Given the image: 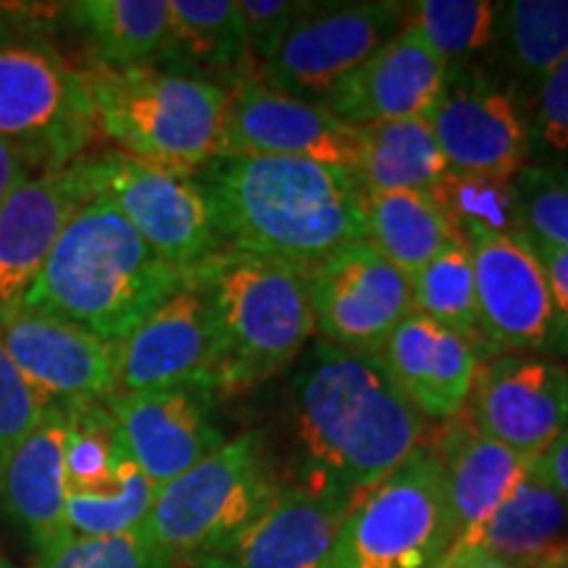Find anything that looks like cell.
<instances>
[{
	"mask_svg": "<svg viewBox=\"0 0 568 568\" xmlns=\"http://www.w3.org/2000/svg\"><path fill=\"white\" fill-rule=\"evenodd\" d=\"M445 568H524V566L510 564V560H506V558H497L487 550L456 545L450 552V558H447Z\"/></svg>",
	"mask_w": 568,
	"mask_h": 568,
	"instance_id": "43",
	"label": "cell"
},
{
	"mask_svg": "<svg viewBox=\"0 0 568 568\" xmlns=\"http://www.w3.org/2000/svg\"><path fill=\"white\" fill-rule=\"evenodd\" d=\"M280 489L264 439L247 432L159 487L142 529L176 564H190L243 535L266 514Z\"/></svg>",
	"mask_w": 568,
	"mask_h": 568,
	"instance_id": "8",
	"label": "cell"
},
{
	"mask_svg": "<svg viewBox=\"0 0 568 568\" xmlns=\"http://www.w3.org/2000/svg\"><path fill=\"white\" fill-rule=\"evenodd\" d=\"M414 311L432 322L450 326L477 347L479 308L477 284H474V261L466 237L450 240L429 264L410 276Z\"/></svg>",
	"mask_w": 568,
	"mask_h": 568,
	"instance_id": "31",
	"label": "cell"
},
{
	"mask_svg": "<svg viewBox=\"0 0 568 568\" xmlns=\"http://www.w3.org/2000/svg\"><path fill=\"white\" fill-rule=\"evenodd\" d=\"M514 182L529 237L568 251V174L560 169H524Z\"/></svg>",
	"mask_w": 568,
	"mask_h": 568,
	"instance_id": "36",
	"label": "cell"
},
{
	"mask_svg": "<svg viewBox=\"0 0 568 568\" xmlns=\"http://www.w3.org/2000/svg\"><path fill=\"white\" fill-rule=\"evenodd\" d=\"M535 132L550 151H568V59L539 84Z\"/></svg>",
	"mask_w": 568,
	"mask_h": 568,
	"instance_id": "39",
	"label": "cell"
},
{
	"mask_svg": "<svg viewBox=\"0 0 568 568\" xmlns=\"http://www.w3.org/2000/svg\"><path fill=\"white\" fill-rule=\"evenodd\" d=\"M0 568H17L13 564H9V560H6L3 556H0Z\"/></svg>",
	"mask_w": 568,
	"mask_h": 568,
	"instance_id": "44",
	"label": "cell"
},
{
	"mask_svg": "<svg viewBox=\"0 0 568 568\" xmlns=\"http://www.w3.org/2000/svg\"><path fill=\"white\" fill-rule=\"evenodd\" d=\"M466 548L487 550L524 568L568 560V506L535 460Z\"/></svg>",
	"mask_w": 568,
	"mask_h": 568,
	"instance_id": "26",
	"label": "cell"
},
{
	"mask_svg": "<svg viewBox=\"0 0 568 568\" xmlns=\"http://www.w3.org/2000/svg\"><path fill=\"white\" fill-rule=\"evenodd\" d=\"M308 297L324 343L353 353H382L403 318L414 314L410 276L368 240H355L308 272Z\"/></svg>",
	"mask_w": 568,
	"mask_h": 568,
	"instance_id": "11",
	"label": "cell"
},
{
	"mask_svg": "<svg viewBox=\"0 0 568 568\" xmlns=\"http://www.w3.org/2000/svg\"><path fill=\"white\" fill-rule=\"evenodd\" d=\"M155 67L226 92L258 77L234 0H169V34Z\"/></svg>",
	"mask_w": 568,
	"mask_h": 568,
	"instance_id": "24",
	"label": "cell"
},
{
	"mask_svg": "<svg viewBox=\"0 0 568 568\" xmlns=\"http://www.w3.org/2000/svg\"><path fill=\"white\" fill-rule=\"evenodd\" d=\"M0 343L48 406L109 400L119 389L116 343L67 318L19 303L0 316Z\"/></svg>",
	"mask_w": 568,
	"mask_h": 568,
	"instance_id": "14",
	"label": "cell"
},
{
	"mask_svg": "<svg viewBox=\"0 0 568 568\" xmlns=\"http://www.w3.org/2000/svg\"><path fill=\"white\" fill-rule=\"evenodd\" d=\"M295 485L358 500L418 445L424 416L389 376L379 353L318 339L293 379Z\"/></svg>",
	"mask_w": 568,
	"mask_h": 568,
	"instance_id": "1",
	"label": "cell"
},
{
	"mask_svg": "<svg viewBox=\"0 0 568 568\" xmlns=\"http://www.w3.org/2000/svg\"><path fill=\"white\" fill-rule=\"evenodd\" d=\"M400 3L308 6L258 71L268 90L324 105L361 63L403 30Z\"/></svg>",
	"mask_w": 568,
	"mask_h": 568,
	"instance_id": "10",
	"label": "cell"
},
{
	"mask_svg": "<svg viewBox=\"0 0 568 568\" xmlns=\"http://www.w3.org/2000/svg\"><path fill=\"white\" fill-rule=\"evenodd\" d=\"M531 245H535L539 264H542V272L548 276L552 303H556L560 318H564L568 326V251L548 243H539V240H531Z\"/></svg>",
	"mask_w": 568,
	"mask_h": 568,
	"instance_id": "40",
	"label": "cell"
},
{
	"mask_svg": "<svg viewBox=\"0 0 568 568\" xmlns=\"http://www.w3.org/2000/svg\"><path fill=\"white\" fill-rule=\"evenodd\" d=\"M77 166L90 197L111 203L182 274L195 272L226 247L209 195L195 176L163 172L119 151L84 153Z\"/></svg>",
	"mask_w": 568,
	"mask_h": 568,
	"instance_id": "9",
	"label": "cell"
},
{
	"mask_svg": "<svg viewBox=\"0 0 568 568\" xmlns=\"http://www.w3.org/2000/svg\"><path fill=\"white\" fill-rule=\"evenodd\" d=\"M219 155H276L358 172L364 130L339 122L324 105L268 90L255 77L230 92Z\"/></svg>",
	"mask_w": 568,
	"mask_h": 568,
	"instance_id": "12",
	"label": "cell"
},
{
	"mask_svg": "<svg viewBox=\"0 0 568 568\" xmlns=\"http://www.w3.org/2000/svg\"><path fill=\"white\" fill-rule=\"evenodd\" d=\"M48 403L21 376L0 343V458L45 416Z\"/></svg>",
	"mask_w": 568,
	"mask_h": 568,
	"instance_id": "37",
	"label": "cell"
},
{
	"mask_svg": "<svg viewBox=\"0 0 568 568\" xmlns=\"http://www.w3.org/2000/svg\"><path fill=\"white\" fill-rule=\"evenodd\" d=\"M426 119L450 172L516 180L527 169L529 126L516 95L477 71L447 80Z\"/></svg>",
	"mask_w": 568,
	"mask_h": 568,
	"instance_id": "16",
	"label": "cell"
},
{
	"mask_svg": "<svg viewBox=\"0 0 568 568\" xmlns=\"http://www.w3.org/2000/svg\"><path fill=\"white\" fill-rule=\"evenodd\" d=\"M159 487L132 468L122 485L101 493H67V524L71 535L113 537L142 529Z\"/></svg>",
	"mask_w": 568,
	"mask_h": 568,
	"instance_id": "34",
	"label": "cell"
},
{
	"mask_svg": "<svg viewBox=\"0 0 568 568\" xmlns=\"http://www.w3.org/2000/svg\"><path fill=\"white\" fill-rule=\"evenodd\" d=\"M535 466L539 468V474L550 481L552 489L564 497L568 506V426L560 432L556 443L535 460Z\"/></svg>",
	"mask_w": 568,
	"mask_h": 568,
	"instance_id": "41",
	"label": "cell"
},
{
	"mask_svg": "<svg viewBox=\"0 0 568 568\" xmlns=\"http://www.w3.org/2000/svg\"><path fill=\"white\" fill-rule=\"evenodd\" d=\"M174 568H193V566H187V564H180V566H174Z\"/></svg>",
	"mask_w": 568,
	"mask_h": 568,
	"instance_id": "46",
	"label": "cell"
},
{
	"mask_svg": "<svg viewBox=\"0 0 568 568\" xmlns=\"http://www.w3.org/2000/svg\"><path fill=\"white\" fill-rule=\"evenodd\" d=\"M364 130V163L358 174L366 190H432L450 172L429 119H403Z\"/></svg>",
	"mask_w": 568,
	"mask_h": 568,
	"instance_id": "29",
	"label": "cell"
},
{
	"mask_svg": "<svg viewBox=\"0 0 568 568\" xmlns=\"http://www.w3.org/2000/svg\"><path fill=\"white\" fill-rule=\"evenodd\" d=\"M67 410L48 406L27 437L0 458V514L27 531L34 552L71 537L67 524Z\"/></svg>",
	"mask_w": 568,
	"mask_h": 568,
	"instance_id": "23",
	"label": "cell"
},
{
	"mask_svg": "<svg viewBox=\"0 0 568 568\" xmlns=\"http://www.w3.org/2000/svg\"><path fill=\"white\" fill-rule=\"evenodd\" d=\"M437 209L460 234L468 230H481L493 234H510L524 237L521 197H518L514 180H497L485 174L447 172L435 187L426 190Z\"/></svg>",
	"mask_w": 568,
	"mask_h": 568,
	"instance_id": "32",
	"label": "cell"
},
{
	"mask_svg": "<svg viewBox=\"0 0 568 568\" xmlns=\"http://www.w3.org/2000/svg\"><path fill=\"white\" fill-rule=\"evenodd\" d=\"M308 6L311 3H295V0H237L247 48L258 71L287 38L295 21L308 11Z\"/></svg>",
	"mask_w": 568,
	"mask_h": 568,
	"instance_id": "38",
	"label": "cell"
},
{
	"mask_svg": "<svg viewBox=\"0 0 568 568\" xmlns=\"http://www.w3.org/2000/svg\"><path fill=\"white\" fill-rule=\"evenodd\" d=\"M379 355L418 414L435 422L458 418L477 385V347L416 311L395 326Z\"/></svg>",
	"mask_w": 568,
	"mask_h": 568,
	"instance_id": "22",
	"label": "cell"
},
{
	"mask_svg": "<svg viewBox=\"0 0 568 568\" xmlns=\"http://www.w3.org/2000/svg\"><path fill=\"white\" fill-rule=\"evenodd\" d=\"M447 82V63L414 27L389 38L324 101L339 122L374 126L429 116Z\"/></svg>",
	"mask_w": 568,
	"mask_h": 568,
	"instance_id": "19",
	"label": "cell"
},
{
	"mask_svg": "<svg viewBox=\"0 0 568 568\" xmlns=\"http://www.w3.org/2000/svg\"><path fill=\"white\" fill-rule=\"evenodd\" d=\"M366 240L389 264L414 276L450 240L464 237L424 190H366Z\"/></svg>",
	"mask_w": 568,
	"mask_h": 568,
	"instance_id": "28",
	"label": "cell"
},
{
	"mask_svg": "<svg viewBox=\"0 0 568 568\" xmlns=\"http://www.w3.org/2000/svg\"><path fill=\"white\" fill-rule=\"evenodd\" d=\"M59 11L88 42L92 67H148L166 45L169 0H77Z\"/></svg>",
	"mask_w": 568,
	"mask_h": 568,
	"instance_id": "27",
	"label": "cell"
},
{
	"mask_svg": "<svg viewBox=\"0 0 568 568\" xmlns=\"http://www.w3.org/2000/svg\"><path fill=\"white\" fill-rule=\"evenodd\" d=\"M90 201L80 166L27 176L0 203V316L30 293L77 211Z\"/></svg>",
	"mask_w": 568,
	"mask_h": 568,
	"instance_id": "20",
	"label": "cell"
},
{
	"mask_svg": "<svg viewBox=\"0 0 568 568\" xmlns=\"http://www.w3.org/2000/svg\"><path fill=\"white\" fill-rule=\"evenodd\" d=\"M105 403L134 464L155 487L176 479L226 443L216 422V393L209 387L113 393Z\"/></svg>",
	"mask_w": 568,
	"mask_h": 568,
	"instance_id": "17",
	"label": "cell"
},
{
	"mask_svg": "<svg viewBox=\"0 0 568 568\" xmlns=\"http://www.w3.org/2000/svg\"><path fill=\"white\" fill-rule=\"evenodd\" d=\"M545 568H568V560H560V564H552V566H545Z\"/></svg>",
	"mask_w": 568,
	"mask_h": 568,
	"instance_id": "45",
	"label": "cell"
},
{
	"mask_svg": "<svg viewBox=\"0 0 568 568\" xmlns=\"http://www.w3.org/2000/svg\"><path fill=\"white\" fill-rule=\"evenodd\" d=\"M95 132L88 74L61 53L45 13L0 3V140L40 169H63Z\"/></svg>",
	"mask_w": 568,
	"mask_h": 568,
	"instance_id": "6",
	"label": "cell"
},
{
	"mask_svg": "<svg viewBox=\"0 0 568 568\" xmlns=\"http://www.w3.org/2000/svg\"><path fill=\"white\" fill-rule=\"evenodd\" d=\"M355 500L282 485L266 514L243 535L209 556L190 560L193 568H322L339 524Z\"/></svg>",
	"mask_w": 568,
	"mask_h": 568,
	"instance_id": "21",
	"label": "cell"
},
{
	"mask_svg": "<svg viewBox=\"0 0 568 568\" xmlns=\"http://www.w3.org/2000/svg\"><path fill=\"white\" fill-rule=\"evenodd\" d=\"M474 424L521 458L537 460L568 426V368L506 353L477 376Z\"/></svg>",
	"mask_w": 568,
	"mask_h": 568,
	"instance_id": "18",
	"label": "cell"
},
{
	"mask_svg": "<svg viewBox=\"0 0 568 568\" xmlns=\"http://www.w3.org/2000/svg\"><path fill=\"white\" fill-rule=\"evenodd\" d=\"M98 132L148 166L195 176L222 153L230 92L155 67L84 69Z\"/></svg>",
	"mask_w": 568,
	"mask_h": 568,
	"instance_id": "5",
	"label": "cell"
},
{
	"mask_svg": "<svg viewBox=\"0 0 568 568\" xmlns=\"http://www.w3.org/2000/svg\"><path fill=\"white\" fill-rule=\"evenodd\" d=\"M216 322L209 297L190 280L116 343V393L169 387L219 389Z\"/></svg>",
	"mask_w": 568,
	"mask_h": 568,
	"instance_id": "15",
	"label": "cell"
},
{
	"mask_svg": "<svg viewBox=\"0 0 568 568\" xmlns=\"http://www.w3.org/2000/svg\"><path fill=\"white\" fill-rule=\"evenodd\" d=\"M195 180L226 247L308 274L343 245L366 240V184L351 169L276 155H219Z\"/></svg>",
	"mask_w": 568,
	"mask_h": 568,
	"instance_id": "2",
	"label": "cell"
},
{
	"mask_svg": "<svg viewBox=\"0 0 568 568\" xmlns=\"http://www.w3.org/2000/svg\"><path fill=\"white\" fill-rule=\"evenodd\" d=\"M180 566L159 548L145 529L113 537L71 535L55 548L38 552L32 568H174Z\"/></svg>",
	"mask_w": 568,
	"mask_h": 568,
	"instance_id": "35",
	"label": "cell"
},
{
	"mask_svg": "<svg viewBox=\"0 0 568 568\" xmlns=\"http://www.w3.org/2000/svg\"><path fill=\"white\" fill-rule=\"evenodd\" d=\"M187 274L161 258L101 197L71 216L21 305L119 343L166 303Z\"/></svg>",
	"mask_w": 568,
	"mask_h": 568,
	"instance_id": "3",
	"label": "cell"
},
{
	"mask_svg": "<svg viewBox=\"0 0 568 568\" xmlns=\"http://www.w3.org/2000/svg\"><path fill=\"white\" fill-rule=\"evenodd\" d=\"M45 172L34 163L30 155H24L19 148L9 145V142L0 140V203L6 201V195L17 187L19 182H24L27 176Z\"/></svg>",
	"mask_w": 568,
	"mask_h": 568,
	"instance_id": "42",
	"label": "cell"
},
{
	"mask_svg": "<svg viewBox=\"0 0 568 568\" xmlns=\"http://www.w3.org/2000/svg\"><path fill=\"white\" fill-rule=\"evenodd\" d=\"M456 539L443 464L418 445L353 503L322 568H445Z\"/></svg>",
	"mask_w": 568,
	"mask_h": 568,
	"instance_id": "7",
	"label": "cell"
},
{
	"mask_svg": "<svg viewBox=\"0 0 568 568\" xmlns=\"http://www.w3.org/2000/svg\"><path fill=\"white\" fill-rule=\"evenodd\" d=\"M435 450L445 471L447 500L458 535L456 545H468L500 508L531 460L485 435L474 418H453L450 429Z\"/></svg>",
	"mask_w": 568,
	"mask_h": 568,
	"instance_id": "25",
	"label": "cell"
},
{
	"mask_svg": "<svg viewBox=\"0 0 568 568\" xmlns=\"http://www.w3.org/2000/svg\"><path fill=\"white\" fill-rule=\"evenodd\" d=\"M406 24L450 63L468 59L497 38V6L487 0H418Z\"/></svg>",
	"mask_w": 568,
	"mask_h": 568,
	"instance_id": "33",
	"label": "cell"
},
{
	"mask_svg": "<svg viewBox=\"0 0 568 568\" xmlns=\"http://www.w3.org/2000/svg\"><path fill=\"white\" fill-rule=\"evenodd\" d=\"M481 332L510 351H550L566 337V322L552 303L548 276L529 234L510 237L468 230Z\"/></svg>",
	"mask_w": 568,
	"mask_h": 568,
	"instance_id": "13",
	"label": "cell"
},
{
	"mask_svg": "<svg viewBox=\"0 0 568 568\" xmlns=\"http://www.w3.org/2000/svg\"><path fill=\"white\" fill-rule=\"evenodd\" d=\"M209 297L222 361L219 389H245L284 368L314 337L308 274L224 247L187 274Z\"/></svg>",
	"mask_w": 568,
	"mask_h": 568,
	"instance_id": "4",
	"label": "cell"
},
{
	"mask_svg": "<svg viewBox=\"0 0 568 568\" xmlns=\"http://www.w3.org/2000/svg\"><path fill=\"white\" fill-rule=\"evenodd\" d=\"M497 11V32L508 48L510 67L529 88L568 59V0H514Z\"/></svg>",
	"mask_w": 568,
	"mask_h": 568,
	"instance_id": "30",
	"label": "cell"
}]
</instances>
